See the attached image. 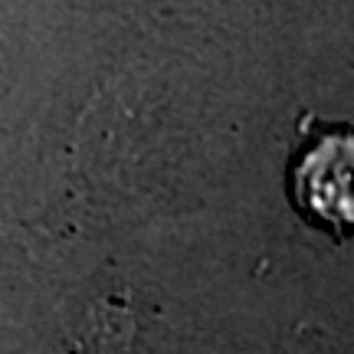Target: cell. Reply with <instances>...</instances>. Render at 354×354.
<instances>
[{
    "label": "cell",
    "mask_w": 354,
    "mask_h": 354,
    "mask_svg": "<svg viewBox=\"0 0 354 354\" xmlns=\"http://www.w3.org/2000/svg\"><path fill=\"white\" fill-rule=\"evenodd\" d=\"M305 220L344 236L354 230V125H315L289 171Z\"/></svg>",
    "instance_id": "obj_1"
}]
</instances>
